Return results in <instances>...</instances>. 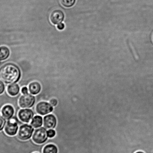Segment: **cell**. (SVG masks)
Returning a JSON list of instances; mask_svg holds the SVG:
<instances>
[{
	"label": "cell",
	"instance_id": "12",
	"mask_svg": "<svg viewBox=\"0 0 153 153\" xmlns=\"http://www.w3.org/2000/svg\"><path fill=\"white\" fill-rule=\"evenodd\" d=\"M20 86L16 83L9 84L7 88V93L10 96L13 97L17 96L20 93Z\"/></svg>",
	"mask_w": 153,
	"mask_h": 153
},
{
	"label": "cell",
	"instance_id": "1",
	"mask_svg": "<svg viewBox=\"0 0 153 153\" xmlns=\"http://www.w3.org/2000/svg\"><path fill=\"white\" fill-rule=\"evenodd\" d=\"M21 73L19 68L13 64L4 65L0 71V77L7 84L17 83L20 79Z\"/></svg>",
	"mask_w": 153,
	"mask_h": 153
},
{
	"label": "cell",
	"instance_id": "19",
	"mask_svg": "<svg viewBox=\"0 0 153 153\" xmlns=\"http://www.w3.org/2000/svg\"><path fill=\"white\" fill-rule=\"evenodd\" d=\"M5 84L4 82L0 80V95L2 94L5 91Z\"/></svg>",
	"mask_w": 153,
	"mask_h": 153
},
{
	"label": "cell",
	"instance_id": "14",
	"mask_svg": "<svg viewBox=\"0 0 153 153\" xmlns=\"http://www.w3.org/2000/svg\"><path fill=\"white\" fill-rule=\"evenodd\" d=\"M57 147L53 144H48L43 148L42 153H58Z\"/></svg>",
	"mask_w": 153,
	"mask_h": 153
},
{
	"label": "cell",
	"instance_id": "4",
	"mask_svg": "<svg viewBox=\"0 0 153 153\" xmlns=\"http://www.w3.org/2000/svg\"><path fill=\"white\" fill-rule=\"evenodd\" d=\"M36 102L35 96L31 94H23L19 98L18 103L21 108H32Z\"/></svg>",
	"mask_w": 153,
	"mask_h": 153
},
{
	"label": "cell",
	"instance_id": "20",
	"mask_svg": "<svg viewBox=\"0 0 153 153\" xmlns=\"http://www.w3.org/2000/svg\"><path fill=\"white\" fill-rule=\"evenodd\" d=\"M49 103L53 107H55L58 104V100L55 98H52V99L50 100V101H49Z\"/></svg>",
	"mask_w": 153,
	"mask_h": 153
},
{
	"label": "cell",
	"instance_id": "16",
	"mask_svg": "<svg viewBox=\"0 0 153 153\" xmlns=\"http://www.w3.org/2000/svg\"><path fill=\"white\" fill-rule=\"evenodd\" d=\"M75 0H60V3L63 7L69 8L73 5Z\"/></svg>",
	"mask_w": 153,
	"mask_h": 153
},
{
	"label": "cell",
	"instance_id": "21",
	"mask_svg": "<svg viewBox=\"0 0 153 153\" xmlns=\"http://www.w3.org/2000/svg\"><path fill=\"white\" fill-rule=\"evenodd\" d=\"M21 91L23 94H27L29 93V92L28 88L26 87H22Z\"/></svg>",
	"mask_w": 153,
	"mask_h": 153
},
{
	"label": "cell",
	"instance_id": "23",
	"mask_svg": "<svg viewBox=\"0 0 153 153\" xmlns=\"http://www.w3.org/2000/svg\"><path fill=\"white\" fill-rule=\"evenodd\" d=\"M134 153H145L143 151H137L135 152Z\"/></svg>",
	"mask_w": 153,
	"mask_h": 153
},
{
	"label": "cell",
	"instance_id": "6",
	"mask_svg": "<svg viewBox=\"0 0 153 153\" xmlns=\"http://www.w3.org/2000/svg\"><path fill=\"white\" fill-rule=\"evenodd\" d=\"M19 128L17 120L15 118H11L5 124L4 131L8 136H13L17 134Z\"/></svg>",
	"mask_w": 153,
	"mask_h": 153
},
{
	"label": "cell",
	"instance_id": "7",
	"mask_svg": "<svg viewBox=\"0 0 153 153\" xmlns=\"http://www.w3.org/2000/svg\"><path fill=\"white\" fill-rule=\"evenodd\" d=\"M34 113L29 108H24L21 109L18 113V117L22 122L28 123L30 122L33 118Z\"/></svg>",
	"mask_w": 153,
	"mask_h": 153
},
{
	"label": "cell",
	"instance_id": "9",
	"mask_svg": "<svg viewBox=\"0 0 153 153\" xmlns=\"http://www.w3.org/2000/svg\"><path fill=\"white\" fill-rule=\"evenodd\" d=\"M64 17V14L61 10H55L51 13L50 20L53 25H57L63 22Z\"/></svg>",
	"mask_w": 153,
	"mask_h": 153
},
{
	"label": "cell",
	"instance_id": "18",
	"mask_svg": "<svg viewBox=\"0 0 153 153\" xmlns=\"http://www.w3.org/2000/svg\"><path fill=\"white\" fill-rule=\"evenodd\" d=\"M6 124V121L5 118L0 116V131L3 129Z\"/></svg>",
	"mask_w": 153,
	"mask_h": 153
},
{
	"label": "cell",
	"instance_id": "17",
	"mask_svg": "<svg viewBox=\"0 0 153 153\" xmlns=\"http://www.w3.org/2000/svg\"><path fill=\"white\" fill-rule=\"evenodd\" d=\"M48 136L49 138L54 137L56 135V132L54 129H49L47 131Z\"/></svg>",
	"mask_w": 153,
	"mask_h": 153
},
{
	"label": "cell",
	"instance_id": "8",
	"mask_svg": "<svg viewBox=\"0 0 153 153\" xmlns=\"http://www.w3.org/2000/svg\"><path fill=\"white\" fill-rule=\"evenodd\" d=\"M57 124V120L55 115L52 114H48L43 118V126L47 129L55 128Z\"/></svg>",
	"mask_w": 153,
	"mask_h": 153
},
{
	"label": "cell",
	"instance_id": "10",
	"mask_svg": "<svg viewBox=\"0 0 153 153\" xmlns=\"http://www.w3.org/2000/svg\"><path fill=\"white\" fill-rule=\"evenodd\" d=\"M1 115L5 120H10L13 118L15 113L14 108L10 105H4L1 109Z\"/></svg>",
	"mask_w": 153,
	"mask_h": 153
},
{
	"label": "cell",
	"instance_id": "13",
	"mask_svg": "<svg viewBox=\"0 0 153 153\" xmlns=\"http://www.w3.org/2000/svg\"><path fill=\"white\" fill-rule=\"evenodd\" d=\"M43 124V118L41 116L36 115L32 118L30 121V125L34 128L41 127Z\"/></svg>",
	"mask_w": 153,
	"mask_h": 153
},
{
	"label": "cell",
	"instance_id": "2",
	"mask_svg": "<svg viewBox=\"0 0 153 153\" xmlns=\"http://www.w3.org/2000/svg\"><path fill=\"white\" fill-rule=\"evenodd\" d=\"M34 131V128L31 125L24 124L20 126L17 134L21 140L26 141L32 137Z\"/></svg>",
	"mask_w": 153,
	"mask_h": 153
},
{
	"label": "cell",
	"instance_id": "24",
	"mask_svg": "<svg viewBox=\"0 0 153 153\" xmlns=\"http://www.w3.org/2000/svg\"><path fill=\"white\" fill-rule=\"evenodd\" d=\"M33 153H39L38 152H34Z\"/></svg>",
	"mask_w": 153,
	"mask_h": 153
},
{
	"label": "cell",
	"instance_id": "11",
	"mask_svg": "<svg viewBox=\"0 0 153 153\" xmlns=\"http://www.w3.org/2000/svg\"><path fill=\"white\" fill-rule=\"evenodd\" d=\"M30 93L33 95L38 94L42 90L41 84L38 81H34L30 82L28 86Z\"/></svg>",
	"mask_w": 153,
	"mask_h": 153
},
{
	"label": "cell",
	"instance_id": "3",
	"mask_svg": "<svg viewBox=\"0 0 153 153\" xmlns=\"http://www.w3.org/2000/svg\"><path fill=\"white\" fill-rule=\"evenodd\" d=\"M48 138L47 129L42 127L36 129L32 136L33 141L38 145L45 143L48 139Z\"/></svg>",
	"mask_w": 153,
	"mask_h": 153
},
{
	"label": "cell",
	"instance_id": "15",
	"mask_svg": "<svg viewBox=\"0 0 153 153\" xmlns=\"http://www.w3.org/2000/svg\"><path fill=\"white\" fill-rule=\"evenodd\" d=\"M10 51L8 48L4 46L0 47V61L6 60L10 56Z\"/></svg>",
	"mask_w": 153,
	"mask_h": 153
},
{
	"label": "cell",
	"instance_id": "22",
	"mask_svg": "<svg viewBox=\"0 0 153 153\" xmlns=\"http://www.w3.org/2000/svg\"><path fill=\"white\" fill-rule=\"evenodd\" d=\"M65 27V25L63 23H60L59 24L57 25V28L59 30H63Z\"/></svg>",
	"mask_w": 153,
	"mask_h": 153
},
{
	"label": "cell",
	"instance_id": "5",
	"mask_svg": "<svg viewBox=\"0 0 153 153\" xmlns=\"http://www.w3.org/2000/svg\"><path fill=\"white\" fill-rule=\"evenodd\" d=\"M53 111V107L50 103L45 101H41L36 105V112L39 115H47L52 112Z\"/></svg>",
	"mask_w": 153,
	"mask_h": 153
}]
</instances>
